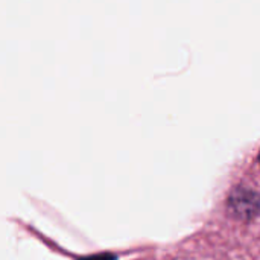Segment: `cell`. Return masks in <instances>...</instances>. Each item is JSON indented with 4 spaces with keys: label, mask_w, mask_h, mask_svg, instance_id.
I'll return each mask as SVG.
<instances>
[{
    "label": "cell",
    "mask_w": 260,
    "mask_h": 260,
    "mask_svg": "<svg viewBox=\"0 0 260 260\" xmlns=\"http://www.w3.org/2000/svg\"><path fill=\"white\" fill-rule=\"evenodd\" d=\"M259 163H260V154H259Z\"/></svg>",
    "instance_id": "7a4b0ae2"
},
{
    "label": "cell",
    "mask_w": 260,
    "mask_h": 260,
    "mask_svg": "<svg viewBox=\"0 0 260 260\" xmlns=\"http://www.w3.org/2000/svg\"><path fill=\"white\" fill-rule=\"evenodd\" d=\"M232 212L239 218H251L257 215L260 209V200L257 193H253L247 189H239L233 192L229 200Z\"/></svg>",
    "instance_id": "6da1fadb"
}]
</instances>
